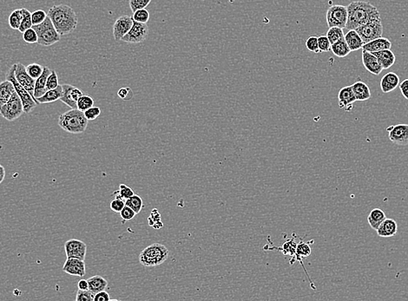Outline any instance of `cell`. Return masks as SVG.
<instances>
[{"label": "cell", "mask_w": 408, "mask_h": 301, "mask_svg": "<svg viewBox=\"0 0 408 301\" xmlns=\"http://www.w3.org/2000/svg\"><path fill=\"white\" fill-rule=\"evenodd\" d=\"M347 23L346 29L356 30L362 24L373 20H381L377 7L365 1H353L347 6Z\"/></svg>", "instance_id": "1"}, {"label": "cell", "mask_w": 408, "mask_h": 301, "mask_svg": "<svg viewBox=\"0 0 408 301\" xmlns=\"http://www.w3.org/2000/svg\"><path fill=\"white\" fill-rule=\"evenodd\" d=\"M47 16L50 18L55 29L60 36L72 33L78 26L77 13L67 4H59L52 6L47 12Z\"/></svg>", "instance_id": "2"}, {"label": "cell", "mask_w": 408, "mask_h": 301, "mask_svg": "<svg viewBox=\"0 0 408 301\" xmlns=\"http://www.w3.org/2000/svg\"><path fill=\"white\" fill-rule=\"evenodd\" d=\"M88 121L83 111L71 109L59 116V125L68 133L78 135L86 131Z\"/></svg>", "instance_id": "3"}, {"label": "cell", "mask_w": 408, "mask_h": 301, "mask_svg": "<svg viewBox=\"0 0 408 301\" xmlns=\"http://www.w3.org/2000/svg\"><path fill=\"white\" fill-rule=\"evenodd\" d=\"M170 255L166 246L159 243H154L141 252L139 262L144 266H157L163 264Z\"/></svg>", "instance_id": "4"}, {"label": "cell", "mask_w": 408, "mask_h": 301, "mask_svg": "<svg viewBox=\"0 0 408 301\" xmlns=\"http://www.w3.org/2000/svg\"><path fill=\"white\" fill-rule=\"evenodd\" d=\"M38 35V43L43 46H51L55 43H59L61 40V36L55 29L51 20L49 17L43 21L42 24L32 25Z\"/></svg>", "instance_id": "5"}, {"label": "cell", "mask_w": 408, "mask_h": 301, "mask_svg": "<svg viewBox=\"0 0 408 301\" xmlns=\"http://www.w3.org/2000/svg\"><path fill=\"white\" fill-rule=\"evenodd\" d=\"M16 63L12 65V67L8 70L5 75V79L12 82L15 89V91L19 95L21 102L23 104V112L25 114H30L35 110L36 107L38 105V102H36L35 99L31 97L27 90H25L19 81L17 80L15 77Z\"/></svg>", "instance_id": "6"}, {"label": "cell", "mask_w": 408, "mask_h": 301, "mask_svg": "<svg viewBox=\"0 0 408 301\" xmlns=\"http://www.w3.org/2000/svg\"><path fill=\"white\" fill-rule=\"evenodd\" d=\"M23 108L21 99L17 92L12 94L11 98L5 102L4 105L0 107V115L9 121H15L20 118L23 114Z\"/></svg>", "instance_id": "7"}, {"label": "cell", "mask_w": 408, "mask_h": 301, "mask_svg": "<svg viewBox=\"0 0 408 301\" xmlns=\"http://www.w3.org/2000/svg\"><path fill=\"white\" fill-rule=\"evenodd\" d=\"M326 23L328 27L346 28L347 23V9L346 6L335 4L330 6L326 15Z\"/></svg>", "instance_id": "8"}, {"label": "cell", "mask_w": 408, "mask_h": 301, "mask_svg": "<svg viewBox=\"0 0 408 301\" xmlns=\"http://www.w3.org/2000/svg\"><path fill=\"white\" fill-rule=\"evenodd\" d=\"M364 43L381 38L383 35V25L381 20H373L366 24H362L356 29Z\"/></svg>", "instance_id": "9"}, {"label": "cell", "mask_w": 408, "mask_h": 301, "mask_svg": "<svg viewBox=\"0 0 408 301\" xmlns=\"http://www.w3.org/2000/svg\"><path fill=\"white\" fill-rule=\"evenodd\" d=\"M149 27L147 24L134 21L129 32L122 39V41L128 43H143L147 39Z\"/></svg>", "instance_id": "10"}, {"label": "cell", "mask_w": 408, "mask_h": 301, "mask_svg": "<svg viewBox=\"0 0 408 301\" xmlns=\"http://www.w3.org/2000/svg\"><path fill=\"white\" fill-rule=\"evenodd\" d=\"M67 258H78L85 261L87 253L86 243L78 239H71L64 244Z\"/></svg>", "instance_id": "11"}, {"label": "cell", "mask_w": 408, "mask_h": 301, "mask_svg": "<svg viewBox=\"0 0 408 301\" xmlns=\"http://www.w3.org/2000/svg\"><path fill=\"white\" fill-rule=\"evenodd\" d=\"M15 77L20 84L25 90H27L32 98H34L35 79H32L31 76L28 74L26 69H25V66L23 65V63H16Z\"/></svg>", "instance_id": "12"}, {"label": "cell", "mask_w": 408, "mask_h": 301, "mask_svg": "<svg viewBox=\"0 0 408 301\" xmlns=\"http://www.w3.org/2000/svg\"><path fill=\"white\" fill-rule=\"evenodd\" d=\"M134 20L132 16L123 15L119 17L113 25V36L116 41H120L132 27Z\"/></svg>", "instance_id": "13"}, {"label": "cell", "mask_w": 408, "mask_h": 301, "mask_svg": "<svg viewBox=\"0 0 408 301\" xmlns=\"http://www.w3.org/2000/svg\"><path fill=\"white\" fill-rule=\"evenodd\" d=\"M387 130L388 131L390 141L399 146L408 144V124H397L390 126Z\"/></svg>", "instance_id": "14"}, {"label": "cell", "mask_w": 408, "mask_h": 301, "mask_svg": "<svg viewBox=\"0 0 408 301\" xmlns=\"http://www.w3.org/2000/svg\"><path fill=\"white\" fill-rule=\"evenodd\" d=\"M63 271L70 275L84 277L86 274V262L80 259L67 258Z\"/></svg>", "instance_id": "15"}, {"label": "cell", "mask_w": 408, "mask_h": 301, "mask_svg": "<svg viewBox=\"0 0 408 301\" xmlns=\"http://www.w3.org/2000/svg\"><path fill=\"white\" fill-rule=\"evenodd\" d=\"M362 63L365 68V70L369 71L370 73L378 76L381 74L383 68L381 67L377 58L373 53L362 50Z\"/></svg>", "instance_id": "16"}, {"label": "cell", "mask_w": 408, "mask_h": 301, "mask_svg": "<svg viewBox=\"0 0 408 301\" xmlns=\"http://www.w3.org/2000/svg\"><path fill=\"white\" fill-rule=\"evenodd\" d=\"M391 48H392L391 41L388 39L381 37V38H378L376 40L370 41L368 43H364L362 50L373 53V52H377V51L389 50Z\"/></svg>", "instance_id": "17"}, {"label": "cell", "mask_w": 408, "mask_h": 301, "mask_svg": "<svg viewBox=\"0 0 408 301\" xmlns=\"http://www.w3.org/2000/svg\"><path fill=\"white\" fill-rule=\"evenodd\" d=\"M376 231H377V235L380 237H383V238L393 237L394 235H396L398 224L393 219L386 218Z\"/></svg>", "instance_id": "18"}, {"label": "cell", "mask_w": 408, "mask_h": 301, "mask_svg": "<svg viewBox=\"0 0 408 301\" xmlns=\"http://www.w3.org/2000/svg\"><path fill=\"white\" fill-rule=\"evenodd\" d=\"M400 77L394 72H388L381 80V89L383 93H389L395 90L400 84Z\"/></svg>", "instance_id": "19"}, {"label": "cell", "mask_w": 408, "mask_h": 301, "mask_svg": "<svg viewBox=\"0 0 408 301\" xmlns=\"http://www.w3.org/2000/svg\"><path fill=\"white\" fill-rule=\"evenodd\" d=\"M51 69L48 67H43V73L35 80V88H34V98H40L46 92V81L49 75L51 74ZM37 102V100H36ZM39 104V103H38Z\"/></svg>", "instance_id": "20"}, {"label": "cell", "mask_w": 408, "mask_h": 301, "mask_svg": "<svg viewBox=\"0 0 408 301\" xmlns=\"http://www.w3.org/2000/svg\"><path fill=\"white\" fill-rule=\"evenodd\" d=\"M339 105L340 108H346L348 106L353 105L354 102H356V98L354 96L352 86L343 87L338 93Z\"/></svg>", "instance_id": "21"}, {"label": "cell", "mask_w": 408, "mask_h": 301, "mask_svg": "<svg viewBox=\"0 0 408 301\" xmlns=\"http://www.w3.org/2000/svg\"><path fill=\"white\" fill-rule=\"evenodd\" d=\"M353 91H354V96L356 98V101H366L371 98V90H370L369 87L365 83V82H362V81H357L354 82V84L351 85Z\"/></svg>", "instance_id": "22"}, {"label": "cell", "mask_w": 408, "mask_h": 301, "mask_svg": "<svg viewBox=\"0 0 408 301\" xmlns=\"http://www.w3.org/2000/svg\"><path fill=\"white\" fill-rule=\"evenodd\" d=\"M373 54L377 58L383 70H387L389 68H391L396 60L395 55L393 51H391V49L373 52Z\"/></svg>", "instance_id": "23"}, {"label": "cell", "mask_w": 408, "mask_h": 301, "mask_svg": "<svg viewBox=\"0 0 408 301\" xmlns=\"http://www.w3.org/2000/svg\"><path fill=\"white\" fill-rule=\"evenodd\" d=\"M344 40L347 43L351 51H356L362 49L364 45V42L362 40L361 36L356 32V30H348L344 36Z\"/></svg>", "instance_id": "24"}, {"label": "cell", "mask_w": 408, "mask_h": 301, "mask_svg": "<svg viewBox=\"0 0 408 301\" xmlns=\"http://www.w3.org/2000/svg\"><path fill=\"white\" fill-rule=\"evenodd\" d=\"M296 247H297V243L296 242L295 238H291L290 240H288V241L284 243L282 246H279V247L275 246H269V245H266L263 247V250L280 251L284 255H289L293 258L296 254Z\"/></svg>", "instance_id": "25"}, {"label": "cell", "mask_w": 408, "mask_h": 301, "mask_svg": "<svg viewBox=\"0 0 408 301\" xmlns=\"http://www.w3.org/2000/svg\"><path fill=\"white\" fill-rule=\"evenodd\" d=\"M63 88L62 85L59 84V86L53 90H46V92L40 98H37V102L39 104L40 103H51L54 102L58 100H60L62 97Z\"/></svg>", "instance_id": "26"}, {"label": "cell", "mask_w": 408, "mask_h": 301, "mask_svg": "<svg viewBox=\"0 0 408 301\" xmlns=\"http://www.w3.org/2000/svg\"><path fill=\"white\" fill-rule=\"evenodd\" d=\"M387 218L385 212L381 208H374L370 212L369 215L367 217V221L369 223L370 227L374 230H377L378 227H380L381 223Z\"/></svg>", "instance_id": "27"}, {"label": "cell", "mask_w": 408, "mask_h": 301, "mask_svg": "<svg viewBox=\"0 0 408 301\" xmlns=\"http://www.w3.org/2000/svg\"><path fill=\"white\" fill-rule=\"evenodd\" d=\"M87 281L89 283V290H90L94 294L105 291L108 286V281L105 280V278L99 275H95L93 277L89 278Z\"/></svg>", "instance_id": "28"}, {"label": "cell", "mask_w": 408, "mask_h": 301, "mask_svg": "<svg viewBox=\"0 0 408 301\" xmlns=\"http://www.w3.org/2000/svg\"><path fill=\"white\" fill-rule=\"evenodd\" d=\"M14 92V86L9 80L0 82V107L4 105L5 102H7Z\"/></svg>", "instance_id": "29"}, {"label": "cell", "mask_w": 408, "mask_h": 301, "mask_svg": "<svg viewBox=\"0 0 408 301\" xmlns=\"http://www.w3.org/2000/svg\"><path fill=\"white\" fill-rule=\"evenodd\" d=\"M311 246H309L307 243L304 242L301 239L300 242L297 244L296 254L292 258V260H294V261H298L303 266V263L301 261V260L305 257H308L311 254ZM294 261H293V263H294Z\"/></svg>", "instance_id": "30"}, {"label": "cell", "mask_w": 408, "mask_h": 301, "mask_svg": "<svg viewBox=\"0 0 408 301\" xmlns=\"http://www.w3.org/2000/svg\"><path fill=\"white\" fill-rule=\"evenodd\" d=\"M331 51L334 53V56L343 59V58H346V56L349 55L351 50L348 47L345 40H342L331 44Z\"/></svg>", "instance_id": "31"}, {"label": "cell", "mask_w": 408, "mask_h": 301, "mask_svg": "<svg viewBox=\"0 0 408 301\" xmlns=\"http://www.w3.org/2000/svg\"><path fill=\"white\" fill-rule=\"evenodd\" d=\"M72 87L73 86L70 85V84H63L62 97L60 98V101L64 103H65L67 106H69L70 109H78L77 102H75L74 100L71 98Z\"/></svg>", "instance_id": "32"}, {"label": "cell", "mask_w": 408, "mask_h": 301, "mask_svg": "<svg viewBox=\"0 0 408 301\" xmlns=\"http://www.w3.org/2000/svg\"><path fill=\"white\" fill-rule=\"evenodd\" d=\"M22 19H23L22 10L21 9L14 10L11 13V15L9 16V20H8L10 27L12 28V30H18L19 31Z\"/></svg>", "instance_id": "33"}, {"label": "cell", "mask_w": 408, "mask_h": 301, "mask_svg": "<svg viewBox=\"0 0 408 301\" xmlns=\"http://www.w3.org/2000/svg\"><path fill=\"white\" fill-rule=\"evenodd\" d=\"M125 205L130 207V208H132L133 210L136 212V214L137 215V214L140 213L142 208L144 207V201H143L142 197L137 196V195H134L130 198H129L125 201Z\"/></svg>", "instance_id": "34"}, {"label": "cell", "mask_w": 408, "mask_h": 301, "mask_svg": "<svg viewBox=\"0 0 408 301\" xmlns=\"http://www.w3.org/2000/svg\"><path fill=\"white\" fill-rule=\"evenodd\" d=\"M326 37L332 43H336L340 40H344L343 29L340 27H330L326 32Z\"/></svg>", "instance_id": "35"}, {"label": "cell", "mask_w": 408, "mask_h": 301, "mask_svg": "<svg viewBox=\"0 0 408 301\" xmlns=\"http://www.w3.org/2000/svg\"><path fill=\"white\" fill-rule=\"evenodd\" d=\"M22 14H23V19L21 21V24H20V29L19 31L23 33L25 32L28 29L32 27V21H31V13L29 10L25 8H22Z\"/></svg>", "instance_id": "36"}, {"label": "cell", "mask_w": 408, "mask_h": 301, "mask_svg": "<svg viewBox=\"0 0 408 301\" xmlns=\"http://www.w3.org/2000/svg\"><path fill=\"white\" fill-rule=\"evenodd\" d=\"M114 195L116 196V198H119V199L126 201L129 198H130L131 196H134L135 193L133 191L132 188H129V187H128L125 184L122 183L119 186V190L115 192Z\"/></svg>", "instance_id": "37"}, {"label": "cell", "mask_w": 408, "mask_h": 301, "mask_svg": "<svg viewBox=\"0 0 408 301\" xmlns=\"http://www.w3.org/2000/svg\"><path fill=\"white\" fill-rule=\"evenodd\" d=\"M77 106H78V110L85 112L90 107L94 106L93 98L89 97V96H87V95H83L78 99V102H77Z\"/></svg>", "instance_id": "38"}, {"label": "cell", "mask_w": 408, "mask_h": 301, "mask_svg": "<svg viewBox=\"0 0 408 301\" xmlns=\"http://www.w3.org/2000/svg\"><path fill=\"white\" fill-rule=\"evenodd\" d=\"M133 20L138 23H143V24H147L150 18V12L146 8L140 9L137 10L135 12H133L132 15Z\"/></svg>", "instance_id": "39"}, {"label": "cell", "mask_w": 408, "mask_h": 301, "mask_svg": "<svg viewBox=\"0 0 408 301\" xmlns=\"http://www.w3.org/2000/svg\"><path fill=\"white\" fill-rule=\"evenodd\" d=\"M28 74L31 76L33 79H37L39 78L43 73V67L39 63H31L27 66H25Z\"/></svg>", "instance_id": "40"}, {"label": "cell", "mask_w": 408, "mask_h": 301, "mask_svg": "<svg viewBox=\"0 0 408 301\" xmlns=\"http://www.w3.org/2000/svg\"><path fill=\"white\" fill-rule=\"evenodd\" d=\"M149 225L150 227H153L154 228H161L163 227V224L161 222V215H160L159 212L157 209H153L150 214V218H148Z\"/></svg>", "instance_id": "41"}, {"label": "cell", "mask_w": 408, "mask_h": 301, "mask_svg": "<svg viewBox=\"0 0 408 301\" xmlns=\"http://www.w3.org/2000/svg\"><path fill=\"white\" fill-rule=\"evenodd\" d=\"M46 12L43 11V10H37L34 12L31 13V21H32V24L33 25H38V24H42L44 20H46L47 18Z\"/></svg>", "instance_id": "42"}, {"label": "cell", "mask_w": 408, "mask_h": 301, "mask_svg": "<svg viewBox=\"0 0 408 301\" xmlns=\"http://www.w3.org/2000/svg\"><path fill=\"white\" fill-rule=\"evenodd\" d=\"M23 40L24 42L29 44L38 43V35L35 30L31 27L23 32Z\"/></svg>", "instance_id": "43"}, {"label": "cell", "mask_w": 408, "mask_h": 301, "mask_svg": "<svg viewBox=\"0 0 408 301\" xmlns=\"http://www.w3.org/2000/svg\"><path fill=\"white\" fill-rule=\"evenodd\" d=\"M152 0H129V7L133 12L140 9L146 8Z\"/></svg>", "instance_id": "44"}, {"label": "cell", "mask_w": 408, "mask_h": 301, "mask_svg": "<svg viewBox=\"0 0 408 301\" xmlns=\"http://www.w3.org/2000/svg\"><path fill=\"white\" fill-rule=\"evenodd\" d=\"M94 294L90 290L78 289L76 296V301H94Z\"/></svg>", "instance_id": "45"}, {"label": "cell", "mask_w": 408, "mask_h": 301, "mask_svg": "<svg viewBox=\"0 0 408 301\" xmlns=\"http://www.w3.org/2000/svg\"><path fill=\"white\" fill-rule=\"evenodd\" d=\"M59 77L56 73V71H51V74L49 75L46 81V90H53L59 86Z\"/></svg>", "instance_id": "46"}, {"label": "cell", "mask_w": 408, "mask_h": 301, "mask_svg": "<svg viewBox=\"0 0 408 301\" xmlns=\"http://www.w3.org/2000/svg\"><path fill=\"white\" fill-rule=\"evenodd\" d=\"M306 47L307 50L315 53H320L319 45H318V37L311 36L307 39L306 42Z\"/></svg>", "instance_id": "47"}, {"label": "cell", "mask_w": 408, "mask_h": 301, "mask_svg": "<svg viewBox=\"0 0 408 301\" xmlns=\"http://www.w3.org/2000/svg\"><path fill=\"white\" fill-rule=\"evenodd\" d=\"M318 45H319L320 53L321 52H328L331 51V43L326 36L322 35L318 37Z\"/></svg>", "instance_id": "48"}, {"label": "cell", "mask_w": 408, "mask_h": 301, "mask_svg": "<svg viewBox=\"0 0 408 301\" xmlns=\"http://www.w3.org/2000/svg\"><path fill=\"white\" fill-rule=\"evenodd\" d=\"M84 114H85V116H86V118H87L88 121H94L95 119H97L100 116L101 110L97 106H92L88 110H86Z\"/></svg>", "instance_id": "49"}, {"label": "cell", "mask_w": 408, "mask_h": 301, "mask_svg": "<svg viewBox=\"0 0 408 301\" xmlns=\"http://www.w3.org/2000/svg\"><path fill=\"white\" fill-rule=\"evenodd\" d=\"M121 215V218L123 219L124 221H129L135 218L136 214V212L133 210L132 208L128 207L125 205V207L122 209V211L119 213Z\"/></svg>", "instance_id": "50"}, {"label": "cell", "mask_w": 408, "mask_h": 301, "mask_svg": "<svg viewBox=\"0 0 408 301\" xmlns=\"http://www.w3.org/2000/svg\"><path fill=\"white\" fill-rule=\"evenodd\" d=\"M125 201L124 200L119 199V198H115L112 201L110 202V209L115 213H120L122 209L125 207Z\"/></svg>", "instance_id": "51"}, {"label": "cell", "mask_w": 408, "mask_h": 301, "mask_svg": "<svg viewBox=\"0 0 408 301\" xmlns=\"http://www.w3.org/2000/svg\"><path fill=\"white\" fill-rule=\"evenodd\" d=\"M117 96L123 100H129L133 97L132 90L129 87L121 88L120 90L117 91Z\"/></svg>", "instance_id": "52"}, {"label": "cell", "mask_w": 408, "mask_h": 301, "mask_svg": "<svg viewBox=\"0 0 408 301\" xmlns=\"http://www.w3.org/2000/svg\"><path fill=\"white\" fill-rule=\"evenodd\" d=\"M94 301H110V297L109 293L105 290L95 294Z\"/></svg>", "instance_id": "53"}, {"label": "cell", "mask_w": 408, "mask_h": 301, "mask_svg": "<svg viewBox=\"0 0 408 301\" xmlns=\"http://www.w3.org/2000/svg\"><path fill=\"white\" fill-rule=\"evenodd\" d=\"M401 94L407 100H408V79H405L403 82L399 84Z\"/></svg>", "instance_id": "54"}, {"label": "cell", "mask_w": 408, "mask_h": 301, "mask_svg": "<svg viewBox=\"0 0 408 301\" xmlns=\"http://www.w3.org/2000/svg\"><path fill=\"white\" fill-rule=\"evenodd\" d=\"M78 289L79 290H89V283H88V281L82 279V280H80L78 281Z\"/></svg>", "instance_id": "55"}, {"label": "cell", "mask_w": 408, "mask_h": 301, "mask_svg": "<svg viewBox=\"0 0 408 301\" xmlns=\"http://www.w3.org/2000/svg\"><path fill=\"white\" fill-rule=\"evenodd\" d=\"M4 177H5V169L2 165L0 164V184L3 182Z\"/></svg>", "instance_id": "56"}]
</instances>
